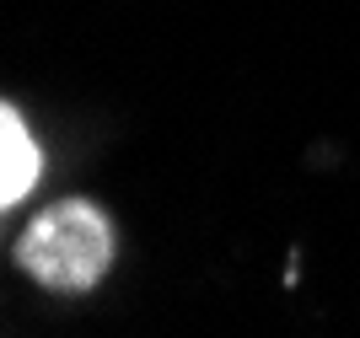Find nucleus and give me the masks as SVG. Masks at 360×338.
Wrapping results in <instances>:
<instances>
[{
	"mask_svg": "<svg viewBox=\"0 0 360 338\" xmlns=\"http://www.w3.org/2000/svg\"><path fill=\"white\" fill-rule=\"evenodd\" d=\"M16 268L44 290L81 295L113 268V221L91 199H60L16 236Z\"/></svg>",
	"mask_w": 360,
	"mask_h": 338,
	"instance_id": "f257e3e1",
	"label": "nucleus"
},
{
	"mask_svg": "<svg viewBox=\"0 0 360 338\" xmlns=\"http://www.w3.org/2000/svg\"><path fill=\"white\" fill-rule=\"evenodd\" d=\"M44 177V150L32 140L27 118L11 103H0V209H11L16 199H27Z\"/></svg>",
	"mask_w": 360,
	"mask_h": 338,
	"instance_id": "f03ea898",
	"label": "nucleus"
}]
</instances>
